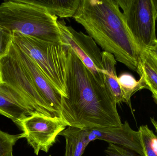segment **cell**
<instances>
[{
	"label": "cell",
	"instance_id": "9c48e42d",
	"mask_svg": "<svg viewBox=\"0 0 157 156\" xmlns=\"http://www.w3.org/2000/svg\"><path fill=\"white\" fill-rule=\"evenodd\" d=\"M13 43L18 57L27 71L35 87L51 109L58 117L61 118V95L48 81L36 62L13 42Z\"/></svg>",
	"mask_w": 157,
	"mask_h": 156
},
{
	"label": "cell",
	"instance_id": "7c38bea8",
	"mask_svg": "<svg viewBox=\"0 0 157 156\" xmlns=\"http://www.w3.org/2000/svg\"><path fill=\"white\" fill-rule=\"evenodd\" d=\"M140 76H143L147 89L157 97V57L148 49L141 53L139 62Z\"/></svg>",
	"mask_w": 157,
	"mask_h": 156
},
{
	"label": "cell",
	"instance_id": "8fae6325",
	"mask_svg": "<svg viewBox=\"0 0 157 156\" xmlns=\"http://www.w3.org/2000/svg\"><path fill=\"white\" fill-rule=\"evenodd\" d=\"M88 129L94 134L96 140H103L145 156L139 132L133 130L126 121L119 127Z\"/></svg>",
	"mask_w": 157,
	"mask_h": 156
},
{
	"label": "cell",
	"instance_id": "603a6c76",
	"mask_svg": "<svg viewBox=\"0 0 157 156\" xmlns=\"http://www.w3.org/2000/svg\"><path fill=\"white\" fill-rule=\"evenodd\" d=\"M150 120H151V123H152V124L153 125L155 129L156 132L157 134V121L153 118H150Z\"/></svg>",
	"mask_w": 157,
	"mask_h": 156
},
{
	"label": "cell",
	"instance_id": "3957f363",
	"mask_svg": "<svg viewBox=\"0 0 157 156\" xmlns=\"http://www.w3.org/2000/svg\"><path fill=\"white\" fill-rule=\"evenodd\" d=\"M58 17L34 0H10L0 4V24L11 32L54 44H62Z\"/></svg>",
	"mask_w": 157,
	"mask_h": 156
},
{
	"label": "cell",
	"instance_id": "44dd1931",
	"mask_svg": "<svg viewBox=\"0 0 157 156\" xmlns=\"http://www.w3.org/2000/svg\"><path fill=\"white\" fill-rule=\"evenodd\" d=\"M74 151L72 146L68 140L66 139V147L64 156H73Z\"/></svg>",
	"mask_w": 157,
	"mask_h": 156
},
{
	"label": "cell",
	"instance_id": "7402d4cb",
	"mask_svg": "<svg viewBox=\"0 0 157 156\" xmlns=\"http://www.w3.org/2000/svg\"><path fill=\"white\" fill-rule=\"evenodd\" d=\"M148 50H150L157 57V39L155 41L154 46L150 49Z\"/></svg>",
	"mask_w": 157,
	"mask_h": 156
},
{
	"label": "cell",
	"instance_id": "ac0fdd59",
	"mask_svg": "<svg viewBox=\"0 0 157 156\" xmlns=\"http://www.w3.org/2000/svg\"><path fill=\"white\" fill-rule=\"evenodd\" d=\"M21 134L11 135L0 130V156H14L13 148Z\"/></svg>",
	"mask_w": 157,
	"mask_h": 156
},
{
	"label": "cell",
	"instance_id": "8992f818",
	"mask_svg": "<svg viewBox=\"0 0 157 156\" xmlns=\"http://www.w3.org/2000/svg\"><path fill=\"white\" fill-rule=\"evenodd\" d=\"M126 25L141 51L149 49L156 40L155 11L153 0H117Z\"/></svg>",
	"mask_w": 157,
	"mask_h": 156
},
{
	"label": "cell",
	"instance_id": "e0dca14e",
	"mask_svg": "<svg viewBox=\"0 0 157 156\" xmlns=\"http://www.w3.org/2000/svg\"><path fill=\"white\" fill-rule=\"evenodd\" d=\"M145 156H157V136L147 125H142L138 130Z\"/></svg>",
	"mask_w": 157,
	"mask_h": 156
},
{
	"label": "cell",
	"instance_id": "52a82bcc",
	"mask_svg": "<svg viewBox=\"0 0 157 156\" xmlns=\"http://www.w3.org/2000/svg\"><path fill=\"white\" fill-rule=\"evenodd\" d=\"M17 125L23 132L21 138L26 139L37 156L40 151L48 153L56 143L57 136L69 126L61 118L39 113L27 116Z\"/></svg>",
	"mask_w": 157,
	"mask_h": 156
},
{
	"label": "cell",
	"instance_id": "4fadbf2b",
	"mask_svg": "<svg viewBox=\"0 0 157 156\" xmlns=\"http://www.w3.org/2000/svg\"><path fill=\"white\" fill-rule=\"evenodd\" d=\"M116 61L112 54L105 51L102 52V63L105 71V83L113 95L117 104H121L124 101L116 73Z\"/></svg>",
	"mask_w": 157,
	"mask_h": 156
},
{
	"label": "cell",
	"instance_id": "d4e9b609",
	"mask_svg": "<svg viewBox=\"0 0 157 156\" xmlns=\"http://www.w3.org/2000/svg\"><path fill=\"white\" fill-rule=\"evenodd\" d=\"M153 99H154V101H155V103L157 104V97L155 96H153Z\"/></svg>",
	"mask_w": 157,
	"mask_h": 156
},
{
	"label": "cell",
	"instance_id": "d6986e66",
	"mask_svg": "<svg viewBox=\"0 0 157 156\" xmlns=\"http://www.w3.org/2000/svg\"><path fill=\"white\" fill-rule=\"evenodd\" d=\"M12 41V32L0 24V58L7 54Z\"/></svg>",
	"mask_w": 157,
	"mask_h": 156
},
{
	"label": "cell",
	"instance_id": "9a60e30c",
	"mask_svg": "<svg viewBox=\"0 0 157 156\" xmlns=\"http://www.w3.org/2000/svg\"><path fill=\"white\" fill-rule=\"evenodd\" d=\"M118 81L121 87L124 101L132 109L131 97L136 93L143 89H147V85L143 76L138 81L128 73H123L118 77Z\"/></svg>",
	"mask_w": 157,
	"mask_h": 156
},
{
	"label": "cell",
	"instance_id": "30bf717a",
	"mask_svg": "<svg viewBox=\"0 0 157 156\" xmlns=\"http://www.w3.org/2000/svg\"><path fill=\"white\" fill-rule=\"evenodd\" d=\"M35 113H38L20 93L6 82L0 81V114L17 125L21 120Z\"/></svg>",
	"mask_w": 157,
	"mask_h": 156
},
{
	"label": "cell",
	"instance_id": "ba28073f",
	"mask_svg": "<svg viewBox=\"0 0 157 156\" xmlns=\"http://www.w3.org/2000/svg\"><path fill=\"white\" fill-rule=\"evenodd\" d=\"M58 24L63 44L71 47L97 81L102 86H106L102 52L94 39L83 32L66 25L63 20H58Z\"/></svg>",
	"mask_w": 157,
	"mask_h": 156
},
{
	"label": "cell",
	"instance_id": "6da1fadb",
	"mask_svg": "<svg viewBox=\"0 0 157 156\" xmlns=\"http://www.w3.org/2000/svg\"><path fill=\"white\" fill-rule=\"evenodd\" d=\"M65 86L67 96L62 97L60 116L69 126L102 129L122 125L110 90L97 81L68 45Z\"/></svg>",
	"mask_w": 157,
	"mask_h": 156
},
{
	"label": "cell",
	"instance_id": "484cf974",
	"mask_svg": "<svg viewBox=\"0 0 157 156\" xmlns=\"http://www.w3.org/2000/svg\"><path fill=\"white\" fill-rule=\"evenodd\" d=\"M155 97H156V96H155Z\"/></svg>",
	"mask_w": 157,
	"mask_h": 156
},
{
	"label": "cell",
	"instance_id": "7a4b0ae2",
	"mask_svg": "<svg viewBox=\"0 0 157 156\" xmlns=\"http://www.w3.org/2000/svg\"><path fill=\"white\" fill-rule=\"evenodd\" d=\"M73 17L104 51L140 76L142 51L126 25L117 0H80Z\"/></svg>",
	"mask_w": 157,
	"mask_h": 156
},
{
	"label": "cell",
	"instance_id": "cb8c5ba5",
	"mask_svg": "<svg viewBox=\"0 0 157 156\" xmlns=\"http://www.w3.org/2000/svg\"><path fill=\"white\" fill-rule=\"evenodd\" d=\"M153 2L155 11L156 19L157 20V0H153Z\"/></svg>",
	"mask_w": 157,
	"mask_h": 156
},
{
	"label": "cell",
	"instance_id": "ffe728a7",
	"mask_svg": "<svg viewBox=\"0 0 157 156\" xmlns=\"http://www.w3.org/2000/svg\"><path fill=\"white\" fill-rule=\"evenodd\" d=\"M105 153L107 156H141L133 151L112 143H109Z\"/></svg>",
	"mask_w": 157,
	"mask_h": 156
},
{
	"label": "cell",
	"instance_id": "2e32d148",
	"mask_svg": "<svg viewBox=\"0 0 157 156\" xmlns=\"http://www.w3.org/2000/svg\"><path fill=\"white\" fill-rule=\"evenodd\" d=\"M59 135L64 136L71 143L73 149V156H82L90 143L86 129L69 126Z\"/></svg>",
	"mask_w": 157,
	"mask_h": 156
},
{
	"label": "cell",
	"instance_id": "5b68a950",
	"mask_svg": "<svg viewBox=\"0 0 157 156\" xmlns=\"http://www.w3.org/2000/svg\"><path fill=\"white\" fill-rule=\"evenodd\" d=\"M0 81L12 86L38 113L58 117L44 100L18 57L12 41L7 54L0 58Z\"/></svg>",
	"mask_w": 157,
	"mask_h": 156
},
{
	"label": "cell",
	"instance_id": "5bb4252c",
	"mask_svg": "<svg viewBox=\"0 0 157 156\" xmlns=\"http://www.w3.org/2000/svg\"><path fill=\"white\" fill-rule=\"evenodd\" d=\"M80 0H34V2L46 9L50 14L61 18L73 17Z\"/></svg>",
	"mask_w": 157,
	"mask_h": 156
},
{
	"label": "cell",
	"instance_id": "277c9868",
	"mask_svg": "<svg viewBox=\"0 0 157 156\" xmlns=\"http://www.w3.org/2000/svg\"><path fill=\"white\" fill-rule=\"evenodd\" d=\"M13 41L37 65L48 81L63 98L67 97V45L54 44L13 31Z\"/></svg>",
	"mask_w": 157,
	"mask_h": 156
}]
</instances>
